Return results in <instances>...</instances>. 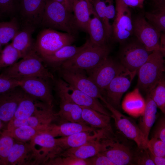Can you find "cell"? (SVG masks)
<instances>
[{
  "label": "cell",
  "instance_id": "6da1fadb",
  "mask_svg": "<svg viewBox=\"0 0 165 165\" xmlns=\"http://www.w3.org/2000/svg\"><path fill=\"white\" fill-rule=\"evenodd\" d=\"M43 61L34 49L20 61L6 68L0 75L18 80L31 77H41L48 80L53 79V75L45 68Z\"/></svg>",
  "mask_w": 165,
  "mask_h": 165
},
{
  "label": "cell",
  "instance_id": "7a4b0ae2",
  "mask_svg": "<svg viewBox=\"0 0 165 165\" xmlns=\"http://www.w3.org/2000/svg\"><path fill=\"white\" fill-rule=\"evenodd\" d=\"M40 25L74 36L79 29L72 13L54 0H46Z\"/></svg>",
  "mask_w": 165,
  "mask_h": 165
},
{
  "label": "cell",
  "instance_id": "3957f363",
  "mask_svg": "<svg viewBox=\"0 0 165 165\" xmlns=\"http://www.w3.org/2000/svg\"><path fill=\"white\" fill-rule=\"evenodd\" d=\"M105 147L101 153L115 165L135 164L136 151L133 149L127 138L120 132H107L102 137Z\"/></svg>",
  "mask_w": 165,
  "mask_h": 165
},
{
  "label": "cell",
  "instance_id": "277c9868",
  "mask_svg": "<svg viewBox=\"0 0 165 165\" xmlns=\"http://www.w3.org/2000/svg\"><path fill=\"white\" fill-rule=\"evenodd\" d=\"M160 50L153 51L138 70L137 87L147 94L156 86L164 76V57Z\"/></svg>",
  "mask_w": 165,
  "mask_h": 165
},
{
  "label": "cell",
  "instance_id": "5b68a950",
  "mask_svg": "<svg viewBox=\"0 0 165 165\" xmlns=\"http://www.w3.org/2000/svg\"><path fill=\"white\" fill-rule=\"evenodd\" d=\"M86 47L72 58L63 63L59 67L79 68L87 71L92 69L108 57L111 48L108 45H94L89 39Z\"/></svg>",
  "mask_w": 165,
  "mask_h": 165
},
{
  "label": "cell",
  "instance_id": "8992f818",
  "mask_svg": "<svg viewBox=\"0 0 165 165\" xmlns=\"http://www.w3.org/2000/svg\"><path fill=\"white\" fill-rule=\"evenodd\" d=\"M75 40V36L68 33L46 28L38 35L34 49L42 57L53 53L64 46L72 45Z\"/></svg>",
  "mask_w": 165,
  "mask_h": 165
},
{
  "label": "cell",
  "instance_id": "52a82bcc",
  "mask_svg": "<svg viewBox=\"0 0 165 165\" xmlns=\"http://www.w3.org/2000/svg\"><path fill=\"white\" fill-rule=\"evenodd\" d=\"M55 87L58 96H63L81 107L89 108L111 116V113L100 102L98 99L93 97L77 89L61 78L56 81Z\"/></svg>",
  "mask_w": 165,
  "mask_h": 165
},
{
  "label": "cell",
  "instance_id": "ba28073f",
  "mask_svg": "<svg viewBox=\"0 0 165 165\" xmlns=\"http://www.w3.org/2000/svg\"><path fill=\"white\" fill-rule=\"evenodd\" d=\"M102 101L105 104V107L111 112L110 116L114 119L116 127L119 132L127 138L134 141L138 148H147L148 142L134 121L114 108L105 99Z\"/></svg>",
  "mask_w": 165,
  "mask_h": 165
},
{
  "label": "cell",
  "instance_id": "9c48e42d",
  "mask_svg": "<svg viewBox=\"0 0 165 165\" xmlns=\"http://www.w3.org/2000/svg\"><path fill=\"white\" fill-rule=\"evenodd\" d=\"M127 70L120 63L108 56L95 67L86 71L89 77L99 88L103 95L112 80Z\"/></svg>",
  "mask_w": 165,
  "mask_h": 165
},
{
  "label": "cell",
  "instance_id": "30bf717a",
  "mask_svg": "<svg viewBox=\"0 0 165 165\" xmlns=\"http://www.w3.org/2000/svg\"><path fill=\"white\" fill-rule=\"evenodd\" d=\"M61 79L74 88L94 98H104L101 91L87 75L85 70L79 68H59Z\"/></svg>",
  "mask_w": 165,
  "mask_h": 165
},
{
  "label": "cell",
  "instance_id": "8fae6325",
  "mask_svg": "<svg viewBox=\"0 0 165 165\" xmlns=\"http://www.w3.org/2000/svg\"><path fill=\"white\" fill-rule=\"evenodd\" d=\"M152 52L148 51L137 39L123 46L119 55L120 64L131 72H138Z\"/></svg>",
  "mask_w": 165,
  "mask_h": 165
},
{
  "label": "cell",
  "instance_id": "7c38bea8",
  "mask_svg": "<svg viewBox=\"0 0 165 165\" xmlns=\"http://www.w3.org/2000/svg\"><path fill=\"white\" fill-rule=\"evenodd\" d=\"M116 15L112 26L114 39L123 43L133 34L131 13L121 0H116Z\"/></svg>",
  "mask_w": 165,
  "mask_h": 165
},
{
  "label": "cell",
  "instance_id": "4fadbf2b",
  "mask_svg": "<svg viewBox=\"0 0 165 165\" xmlns=\"http://www.w3.org/2000/svg\"><path fill=\"white\" fill-rule=\"evenodd\" d=\"M133 33L138 40L150 52L160 50L161 33L145 19L139 15L132 20Z\"/></svg>",
  "mask_w": 165,
  "mask_h": 165
},
{
  "label": "cell",
  "instance_id": "5bb4252c",
  "mask_svg": "<svg viewBox=\"0 0 165 165\" xmlns=\"http://www.w3.org/2000/svg\"><path fill=\"white\" fill-rule=\"evenodd\" d=\"M137 72L127 70L114 78L105 90L104 98L115 108L118 110L120 108L122 97L130 88Z\"/></svg>",
  "mask_w": 165,
  "mask_h": 165
},
{
  "label": "cell",
  "instance_id": "9a60e30c",
  "mask_svg": "<svg viewBox=\"0 0 165 165\" xmlns=\"http://www.w3.org/2000/svg\"><path fill=\"white\" fill-rule=\"evenodd\" d=\"M19 81V86L26 94L49 105H53V97L48 80L31 77Z\"/></svg>",
  "mask_w": 165,
  "mask_h": 165
},
{
  "label": "cell",
  "instance_id": "2e32d148",
  "mask_svg": "<svg viewBox=\"0 0 165 165\" xmlns=\"http://www.w3.org/2000/svg\"><path fill=\"white\" fill-rule=\"evenodd\" d=\"M53 105H46L34 114L24 119H12L8 123L6 129H9L22 125H28L33 127L43 128L47 130L53 122L59 119L56 113L53 110Z\"/></svg>",
  "mask_w": 165,
  "mask_h": 165
},
{
  "label": "cell",
  "instance_id": "e0dca14e",
  "mask_svg": "<svg viewBox=\"0 0 165 165\" xmlns=\"http://www.w3.org/2000/svg\"><path fill=\"white\" fill-rule=\"evenodd\" d=\"M46 0H20L19 11L24 27L40 25Z\"/></svg>",
  "mask_w": 165,
  "mask_h": 165
},
{
  "label": "cell",
  "instance_id": "ac0fdd59",
  "mask_svg": "<svg viewBox=\"0 0 165 165\" xmlns=\"http://www.w3.org/2000/svg\"><path fill=\"white\" fill-rule=\"evenodd\" d=\"M38 158L39 164H45L57 155L55 138L46 133L39 134L29 142Z\"/></svg>",
  "mask_w": 165,
  "mask_h": 165
},
{
  "label": "cell",
  "instance_id": "d6986e66",
  "mask_svg": "<svg viewBox=\"0 0 165 165\" xmlns=\"http://www.w3.org/2000/svg\"><path fill=\"white\" fill-rule=\"evenodd\" d=\"M26 93L20 86L0 94V119L7 124L13 118Z\"/></svg>",
  "mask_w": 165,
  "mask_h": 165
},
{
  "label": "cell",
  "instance_id": "ffe728a7",
  "mask_svg": "<svg viewBox=\"0 0 165 165\" xmlns=\"http://www.w3.org/2000/svg\"><path fill=\"white\" fill-rule=\"evenodd\" d=\"M38 164V158L30 142L15 140L8 156L7 165Z\"/></svg>",
  "mask_w": 165,
  "mask_h": 165
},
{
  "label": "cell",
  "instance_id": "44dd1931",
  "mask_svg": "<svg viewBox=\"0 0 165 165\" xmlns=\"http://www.w3.org/2000/svg\"><path fill=\"white\" fill-rule=\"evenodd\" d=\"M106 131L103 130L98 129L94 131H82L55 138L57 156L64 151L80 146L89 141L102 136Z\"/></svg>",
  "mask_w": 165,
  "mask_h": 165
},
{
  "label": "cell",
  "instance_id": "7402d4cb",
  "mask_svg": "<svg viewBox=\"0 0 165 165\" xmlns=\"http://www.w3.org/2000/svg\"><path fill=\"white\" fill-rule=\"evenodd\" d=\"M105 134L80 146L64 151L58 156H72L84 160L94 156L102 152L104 149L105 146L102 138Z\"/></svg>",
  "mask_w": 165,
  "mask_h": 165
},
{
  "label": "cell",
  "instance_id": "603a6c76",
  "mask_svg": "<svg viewBox=\"0 0 165 165\" xmlns=\"http://www.w3.org/2000/svg\"><path fill=\"white\" fill-rule=\"evenodd\" d=\"M73 12L79 29L87 33L91 16L95 12L91 0H73Z\"/></svg>",
  "mask_w": 165,
  "mask_h": 165
},
{
  "label": "cell",
  "instance_id": "cb8c5ba5",
  "mask_svg": "<svg viewBox=\"0 0 165 165\" xmlns=\"http://www.w3.org/2000/svg\"><path fill=\"white\" fill-rule=\"evenodd\" d=\"M98 129L84 123L64 122L58 124L52 123L46 133L55 138L67 136L82 131H94Z\"/></svg>",
  "mask_w": 165,
  "mask_h": 165
},
{
  "label": "cell",
  "instance_id": "d4e9b609",
  "mask_svg": "<svg viewBox=\"0 0 165 165\" xmlns=\"http://www.w3.org/2000/svg\"><path fill=\"white\" fill-rule=\"evenodd\" d=\"M92 16L89 23L87 32L89 35L90 42L99 46L108 45L111 36L96 12Z\"/></svg>",
  "mask_w": 165,
  "mask_h": 165
},
{
  "label": "cell",
  "instance_id": "484cf974",
  "mask_svg": "<svg viewBox=\"0 0 165 165\" xmlns=\"http://www.w3.org/2000/svg\"><path fill=\"white\" fill-rule=\"evenodd\" d=\"M145 105V101L138 87L126 95L122 104L124 112L135 117L140 116L143 114Z\"/></svg>",
  "mask_w": 165,
  "mask_h": 165
},
{
  "label": "cell",
  "instance_id": "4316f807",
  "mask_svg": "<svg viewBox=\"0 0 165 165\" xmlns=\"http://www.w3.org/2000/svg\"><path fill=\"white\" fill-rule=\"evenodd\" d=\"M59 97L60 109L56 114L59 119L62 122L85 123L82 118V109L81 106L63 96H59Z\"/></svg>",
  "mask_w": 165,
  "mask_h": 165
},
{
  "label": "cell",
  "instance_id": "83f0119b",
  "mask_svg": "<svg viewBox=\"0 0 165 165\" xmlns=\"http://www.w3.org/2000/svg\"><path fill=\"white\" fill-rule=\"evenodd\" d=\"M88 40L82 46L77 47L71 45L64 46L53 53L42 57L43 61L54 67H59L64 62L72 58L84 49L87 45Z\"/></svg>",
  "mask_w": 165,
  "mask_h": 165
},
{
  "label": "cell",
  "instance_id": "f1b7e54d",
  "mask_svg": "<svg viewBox=\"0 0 165 165\" xmlns=\"http://www.w3.org/2000/svg\"><path fill=\"white\" fill-rule=\"evenodd\" d=\"M81 107L82 118L84 122L92 127L113 132L110 123V116L89 108Z\"/></svg>",
  "mask_w": 165,
  "mask_h": 165
},
{
  "label": "cell",
  "instance_id": "f546056e",
  "mask_svg": "<svg viewBox=\"0 0 165 165\" xmlns=\"http://www.w3.org/2000/svg\"><path fill=\"white\" fill-rule=\"evenodd\" d=\"M94 10L104 25L111 37L112 34V26L109 22L114 19L116 15L115 7L113 0H91Z\"/></svg>",
  "mask_w": 165,
  "mask_h": 165
},
{
  "label": "cell",
  "instance_id": "4dcf8cb0",
  "mask_svg": "<svg viewBox=\"0 0 165 165\" xmlns=\"http://www.w3.org/2000/svg\"><path fill=\"white\" fill-rule=\"evenodd\" d=\"M147 95L145 108L143 113L140 116L138 125L148 142L149 133L156 118L157 108L153 100Z\"/></svg>",
  "mask_w": 165,
  "mask_h": 165
},
{
  "label": "cell",
  "instance_id": "1f68e13d",
  "mask_svg": "<svg viewBox=\"0 0 165 165\" xmlns=\"http://www.w3.org/2000/svg\"><path fill=\"white\" fill-rule=\"evenodd\" d=\"M46 105H48L26 93L19 104L12 119L22 120L27 119L34 114Z\"/></svg>",
  "mask_w": 165,
  "mask_h": 165
},
{
  "label": "cell",
  "instance_id": "d6a6232c",
  "mask_svg": "<svg viewBox=\"0 0 165 165\" xmlns=\"http://www.w3.org/2000/svg\"><path fill=\"white\" fill-rule=\"evenodd\" d=\"M35 28L24 27L12 39V45L21 54L22 57L34 49L35 42L32 37Z\"/></svg>",
  "mask_w": 165,
  "mask_h": 165
},
{
  "label": "cell",
  "instance_id": "836d02e7",
  "mask_svg": "<svg viewBox=\"0 0 165 165\" xmlns=\"http://www.w3.org/2000/svg\"><path fill=\"white\" fill-rule=\"evenodd\" d=\"M46 131L43 128L22 125L9 129H5L2 133L11 136L16 141L28 142L37 135L46 133Z\"/></svg>",
  "mask_w": 165,
  "mask_h": 165
},
{
  "label": "cell",
  "instance_id": "e575fe53",
  "mask_svg": "<svg viewBox=\"0 0 165 165\" xmlns=\"http://www.w3.org/2000/svg\"><path fill=\"white\" fill-rule=\"evenodd\" d=\"M152 11L146 12L144 17L160 33L165 31V4L154 6Z\"/></svg>",
  "mask_w": 165,
  "mask_h": 165
},
{
  "label": "cell",
  "instance_id": "d590c367",
  "mask_svg": "<svg viewBox=\"0 0 165 165\" xmlns=\"http://www.w3.org/2000/svg\"><path fill=\"white\" fill-rule=\"evenodd\" d=\"M20 30L19 24L14 17L9 21L0 22V42L2 45L12 40Z\"/></svg>",
  "mask_w": 165,
  "mask_h": 165
},
{
  "label": "cell",
  "instance_id": "8d00e7d4",
  "mask_svg": "<svg viewBox=\"0 0 165 165\" xmlns=\"http://www.w3.org/2000/svg\"><path fill=\"white\" fill-rule=\"evenodd\" d=\"M22 58L20 52L10 43L0 52V68L11 66Z\"/></svg>",
  "mask_w": 165,
  "mask_h": 165
},
{
  "label": "cell",
  "instance_id": "74e56055",
  "mask_svg": "<svg viewBox=\"0 0 165 165\" xmlns=\"http://www.w3.org/2000/svg\"><path fill=\"white\" fill-rule=\"evenodd\" d=\"M154 102L157 108L165 113V79L164 75L155 87L147 94Z\"/></svg>",
  "mask_w": 165,
  "mask_h": 165
},
{
  "label": "cell",
  "instance_id": "f35d334b",
  "mask_svg": "<svg viewBox=\"0 0 165 165\" xmlns=\"http://www.w3.org/2000/svg\"><path fill=\"white\" fill-rule=\"evenodd\" d=\"M15 140L11 136L0 135V165H7L8 156Z\"/></svg>",
  "mask_w": 165,
  "mask_h": 165
},
{
  "label": "cell",
  "instance_id": "ab89813d",
  "mask_svg": "<svg viewBox=\"0 0 165 165\" xmlns=\"http://www.w3.org/2000/svg\"><path fill=\"white\" fill-rule=\"evenodd\" d=\"M48 165H89L87 159H82L72 156H57L49 160Z\"/></svg>",
  "mask_w": 165,
  "mask_h": 165
},
{
  "label": "cell",
  "instance_id": "60d3db41",
  "mask_svg": "<svg viewBox=\"0 0 165 165\" xmlns=\"http://www.w3.org/2000/svg\"><path fill=\"white\" fill-rule=\"evenodd\" d=\"M20 0H0V18L10 16L18 10Z\"/></svg>",
  "mask_w": 165,
  "mask_h": 165
},
{
  "label": "cell",
  "instance_id": "b9f144b4",
  "mask_svg": "<svg viewBox=\"0 0 165 165\" xmlns=\"http://www.w3.org/2000/svg\"><path fill=\"white\" fill-rule=\"evenodd\" d=\"M147 148L153 155L165 157V142L160 139L152 137L147 143Z\"/></svg>",
  "mask_w": 165,
  "mask_h": 165
},
{
  "label": "cell",
  "instance_id": "7bdbcfd3",
  "mask_svg": "<svg viewBox=\"0 0 165 165\" xmlns=\"http://www.w3.org/2000/svg\"><path fill=\"white\" fill-rule=\"evenodd\" d=\"M135 164L139 165H155L151 160L147 148L139 149L135 154Z\"/></svg>",
  "mask_w": 165,
  "mask_h": 165
},
{
  "label": "cell",
  "instance_id": "ee69618b",
  "mask_svg": "<svg viewBox=\"0 0 165 165\" xmlns=\"http://www.w3.org/2000/svg\"><path fill=\"white\" fill-rule=\"evenodd\" d=\"M20 83L19 80L0 75V94L19 86Z\"/></svg>",
  "mask_w": 165,
  "mask_h": 165
},
{
  "label": "cell",
  "instance_id": "f6af8a7d",
  "mask_svg": "<svg viewBox=\"0 0 165 165\" xmlns=\"http://www.w3.org/2000/svg\"><path fill=\"white\" fill-rule=\"evenodd\" d=\"M152 138L160 140L165 142V118L160 117L156 123L152 134Z\"/></svg>",
  "mask_w": 165,
  "mask_h": 165
},
{
  "label": "cell",
  "instance_id": "bcb514c9",
  "mask_svg": "<svg viewBox=\"0 0 165 165\" xmlns=\"http://www.w3.org/2000/svg\"><path fill=\"white\" fill-rule=\"evenodd\" d=\"M87 159L89 165H115L106 156L101 153Z\"/></svg>",
  "mask_w": 165,
  "mask_h": 165
},
{
  "label": "cell",
  "instance_id": "7dc6e473",
  "mask_svg": "<svg viewBox=\"0 0 165 165\" xmlns=\"http://www.w3.org/2000/svg\"><path fill=\"white\" fill-rule=\"evenodd\" d=\"M128 7L142 8L145 0H121Z\"/></svg>",
  "mask_w": 165,
  "mask_h": 165
},
{
  "label": "cell",
  "instance_id": "c3c4849f",
  "mask_svg": "<svg viewBox=\"0 0 165 165\" xmlns=\"http://www.w3.org/2000/svg\"><path fill=\"white\" fill-rule=\"evenodd\" d=\"M148 151L150 157L155 165H165V157L156 156L151 153L149 150Z\"/></svg>",
  "mask_w": 165,
  "mask_h": 165
},
{
  "label": "cell",
  "instance_id": "681fc988",
  "mask_svg": "<svg viewBox=\"0 0 165 165\" xmlns=\"http://www.w3.org/2000/svg\"><path fill=\"white\" fill-rule=\"evenodd\" d=\"M62 4L69 11L72 13L73 0H54Z\"/></svg>",
  "mask_w": 165,
  "mask_h": 165
},
{
  "label": "cell",
  "instance_id": "f907efd6",
  "mask_svg": "<svg viewBox=\"0 0 165 165\" xmlns=\"http://www.w3.org/2000/svg\"><path fill=\"white\" fill-rule=\"evenodd\" d=\"M160 50L165 57V33L160 34Z\"/></svg>",
  "mask_w": 165,
  "mask_h": 165
},
{
  "label": "cell",
  "instance_id": "816d5d0a",
  "mask_svg": "<svg viewBox=\"0 0 165 165\" xmlns=\"http://www.w3.org/2000/svg\"><path fill=\"white\" fill-rule=\"evenodd\" d=\"M153 2L154 6L165 4V0H152Z\"/></svg>",
  "mask_w": 165,
  "mask_h": 165
},
{
  "label": "cell",
  "instance_id": "f5cc1de1",
  "mask_svg": "<svg viewBox=\"0 0 165 165\" xmlns=\"http://www.w3.org/2000/svg\"><path fill=\"white\" fill-rule=\"evenodd\" d=\"M5 124L3 123V122L0 119V135L2 131L6 129V127H5Z\"/></svg>",
  "mask_w": 165,
  "mask_h": 165
},
{
  "label": "cell",
  "instance_id": "db71d44e",
  "mask_svg": "<svg viewBox=\"0 0 165 165\" xmlns=\"http://www.w3.org/2000/svg\"><path fill=\"white\" fill-rule=\"evenodd\" d=\"M2 44H1L0 42V52H1V50H2Z\"/></svg>",
  "mask_w": 165,
  "mask_h": 165
}]
</instances>
